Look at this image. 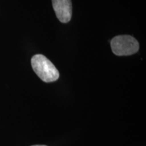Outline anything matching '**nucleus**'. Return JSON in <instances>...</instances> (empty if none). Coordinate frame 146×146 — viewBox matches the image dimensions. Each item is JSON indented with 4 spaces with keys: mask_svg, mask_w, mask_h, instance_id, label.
I'll return each mask as SVG.
<instances>
[{
    "mask_svg": "<svg viewBox=\"0 0 146 146\" xmlns=\"http://www.w3.org/2000/svg\"><path fill=\"white\" fill-rule=\"evenodd\" d=\"M54 12L59 21L67 23L70 21L72 14L71 0H52Z\"/></svg>",
    "mask_w": 146,
    "mask_h": 146,
    "instance_id": "nucleus-3",
    "label": "nucleus"
},
{
    "mask_svg": "<svg viewBox=\"0 0 146 146\" xmlns=\"http://www.w3.org/2000/svg\"><path fill=\"white\" fill-rule=\"evenodd\" d=\"M111 48L113 53L118 56H131L138 52L139 44L130 35H118L111 40Z\"/></svg>",
    "mask_w": 146,
    "mask_h": 146,
    "instance_id": "nucleus-2",
    "label": "nucleus"
},
{
    "mask_svg": "<svg viewBox=\"0 0 146 146\" xmlns=\"http://www.w3.org/2000/svg\"><path fill=\"white\" fill-rule=\"evenodd\" d=\"M31 66L36 75L45 83L57 81L60 74L50 60L41 54L35 55L31 59Z\"/></svg>",
    "mask_w": 146,
    "mask_h": 146,
    "instance_id": "nucleus-1",
    "label": "nucleus"
},
{
    "mask_svg": "<svg viewBox=\"0 0 146 146\" xmlns=\"http://www.w3.org/2000/svg\"><path fill=\"white\" fill-rule=\"evenodd\" d=\"M32 146H47V145H32Z\"/></svg>",
    "mask_w": 146,
    "mask_h": 146,
    "instance_id": "nucleus-4",
    "label": "nucleus"
}]
</instances>
